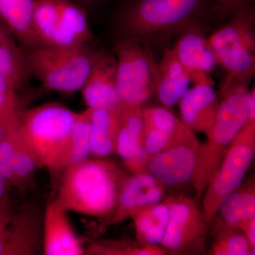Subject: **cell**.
<instances>
[{
	"label": "cell",
	"instance_id": "3",
	"mask_svg": "<svg viewBox=\"0 0 255 255\" xmlns=\"http://www.w3.org/2000/svg\"><path fill=\"white\" fill-rule=\"evenodd\" d=\"M215 0H129L115 21L122 37L137 39L184 29L212 11Z\"/></svg>",
	"mask_w": 255,
	"mask_h": 255
},
{
	"label": "cell",
	"instance_id": "1",
	"mask_svg": "<svg viewBox=\"0 0 255 255\" xmlns=\"http://www.w3.org/2000/svg\"><path fill=\"white\" fill-rule=\"evenodd\" d=\"M128 172L103 157L88 158L64 169L55 200L67 212L106 220L113 216Z\"/></svg>",
	"mask_w": 255,
	"mask_h": 255
},
{
	"label": "cell",
	"instance_id": "38",
	"mask_svg": "<svg viewBox=\"0 0 255 255\" xmlns=\"http://www.w3.org/2000/svg\"><path fill=\"white\" fill-rule=\"evenodd\" d=\"M7 186V182L0 177V199L8 192Z\"/></svg>",
	"mask_w": 255,
	"mask_h": 255
},
{
	"label": "cell",
	"instance_id": "11",
	"mask_svg": "<svg viewBox=\"0 0 255 255\" xmlns=\"http://www.w3.org/2000/svg\"><path fill=\"white\" fill-rule=\"evenodd\" d=\"M87 109H117L123 105L117 81V60L108 52L97 51L86 81L80 90Z\"/></svg>",
	"mask_w": 255,
	"mask_h": 255
},
{
	"label": "cell",
	"instance_id": "6",
	"mask_svg": "<svg viewBox=\"0 0 255 255\" xmlns=\"http://www.w3.org/2000/svg\"><path fill=\"white\" fill-rule=\"evenodd\" d=\"M208 38L217 63L227 72L223 88L234 82L248 83L255 73V10H240Z\"/></svg>",
	"mask_w": 255,
	"mask_h": 255
},
{
	"label": "cell",
	"instance_id": "27",
	"mask_svg": "<svg viewBox=\"0 0 255 255\" xmlns=\"http://www.w3.org/2000/svg\"><path fill=\"white\" fill-rule=\"evenodd\" d=\"M56 3L62 27L72 44H90L93 41V34L87 11L70 0H56Z\"/></svg>",
	"mask_w": 255,
	"mask_h": 255
},
{
	"label": "cell",
	"instance_id": "22",
	"mask_svg": "<svg viewBox=\"0 0 255 255\" xmlns=\"http://www.w3.org/2000/svg\"><path fill=\"white\" fill-rule=\"evenodd\" d=\"M0 76L8 80L16 90L29 80L25 49L9 28L0 21Z\"/></svg>",
	"mask_w": 255,
	"mask_h": 255
},
{
	"label": "cell",
	"instance_id": "32",
	"mask_svg": "<svg viewBox=\"0 0 255 255\" xmlns=\"http://www.w3.org/2000/svg\"><path fill=\"white\" fill-rule=\"evenodd\" d=\"M21 112L19 101L0 105V140L18 124Z\"/></svg>",
	"mask_w": 255,
	"mask_h": 255
},
{
	"label": "cell",
	"instance_id": "31",
	"mask_svg": "<svg viewBox=\"0 0 255 255\" xmlns=\"http://www.w3.org/2000/svg\"><path fill=\"white\" fill-rule=\"evenodd\" d=\"M17 124L0 140V177L11 185L14 179V159Z\"/></svg>",
	"mask_w": 255,
	"mask_h": 255
},
{
	"label": "cell",
	"instance_id": "16",
	"mask_svg": "<svg viewBox=\"0 0 255 255\" xmlns=\"http://www.w3.org/2000/svg\"><path fill=\"white\" fill-rule=\"evenodd\" d=\"M181 120L193 132L207 135L217 117L220 101L213 84L201 83L188 90L179 102Z\"/></svg>",
	"mask_w": 255,
	"mask_h": 255
},
{
	"label": "cell",
	"instance_id": "36",
	"mask_svg": "<svg viewBox=\"0 0 255 255\" xmlns=\"http://www.w3.org/2000/svg\"><path fill=\"white\" fill-rule=\"evenodd\" d=\"M238 228L241 230L252 248L255 249V218L245 221Z\"/></svg>",
	"mask_w": 255,
	"mask_h": 255
},
{
	"label": "cell",
	"instance_id": "19",
	"mask_svg": "<svg viewBox=\"0 0 255 255\" xmlns=\"http://www.w3.org/2000/svg\"><path fill=\"white\" fill-rule=\"evenodd\" d=\"M32 26L41 46H73L62 27L56 0L33 1Z\"/></svg>",
	"mask_w": 255,
	"mask_h": 255
},
{
	"label": "cell",
	"instance_id": "8",
	"mask_svg": "<svg viewBox=\"0 0 255 255\" xmlns=\"http://www.w3.org/2000/svg\"><path fill=\"white\" fill-rule=\"evenodd\" d=\"M255 155V122L242 128L203 194L202 212L209 229L223 199L243 182Z\"/></svg>",
	"mask_w": 255,
	"mask_h": 255
},
{
	"label": "cell",
	"instance_id": "14",
	"mask_svg": "<svg viewBox=\"0 0 255 255\" xmlns=\"http://www.w3.org/2000/svg\"><path fill=\"white\" fill-rule=\"evenodd\" d=\"M165 187L148 172L129 174L124 181L113 216L107 224L116 225L130 219L136 210L164 199Z\"/></svg>",
	"mask_w": 255,
	"mask_h": 255
},
{
	"label": "cell",
	"instance_id": "25",
	"mask_svg": "<svg viewBox=\"0 0 255 255\" xmlns=\"http://www.w3.org/2000/svg\"><path fill=\"white\" fill-rule=\"evenodd\" d=\"M90 114L91 110L87 108L84 112H78L60 159L59 176L67 167L83 162L92 155Z\"/></svg>",
	"mask_w": 255,
	"mask_h": 255
},
{
	"label": "cell",
	"instance_id": "13",
	"mask_svg": "<svg viewBox=\"0 0 255 255\" xmlns=\"http://www.w3.org/2000/svg\"><path fill=\"white\" fill-rule=\"evenodd\" d=\"M43 213L27 202L15 210L8 227L2 255H35L43 248Z\"/></svg>",
	"mask_w": 255,
	"mask_h": 255
},
{
	"label": "cell",
	"instance_id": "28",
	"mask_svg": "<svg viewBox=\"0 0 255 255\" xmlns=\"http://www.w3.org/2000/svg\"><path fill=\"white\" fill-rule=\"evenodd\" d=\"M39 168L36 156L27 142L21 136L17 124L14 159V179L11 185L21 191L31 190L36 185V172Z\"/></svg>",
	"mask_w": 255,
	"mask_h": 255
},
{
	"label": "cell",
	"instance_id": "5",
	"mask_svg": "<svg viewBox=\"0 0 255 255\" xmlns=\"http://www.w3.org/2000/svg\"><path fill=\"white\" fill-rule=\"evenodd\" d=\"M97 55L90 44L25 50L30 78L36 79L47 90L61 93L81 90Z\"/></svg>",
	"mask_w": 255,
	"mask_h": 255
},
{
	"label": "cell",
	"instance_id": "20",
	"mask_svg": "<svg viewBox=\"0 0 255 255\" xmlns=\"http://www.w3.org/2000/svg\"><path fill=\"white\" fill-rule=\"evenodd\" d=\"M123 105L119 108L112 110H91L92 155L95 157H105L116 152L121 112Z\"/></svg>",
	"mask_w": 255,
	"mask_h": 255
},
{
	"label": "cell",
	"instance_id": "18",
	"mask_svg": "<svg viewBox=\"0 0 255 255\" xmlns=\"http://www.w3.org/2000/svg\"><path fill=\"white\" fill-rule=\"evenodd\" d=\"M34 0H0V21L25 50L41 46L32 26Z\"/></svg>",
	"mask_w": 255,
	"mask_h": 255
},
{
	"label": "cell",
	"instance_id": "12",
	"mask_svg": "<svg viewBox=\"0 0 255 255\" xmlns=\"http://www.w3.org/2000/svg\"><path fill=\"white\" fill-rule=\"evenodd\" d=\"M172 50L194 85L214 84L209 73L218 64L216 56L208 38L194 23L182 30Z\"/></svg>",
	"mask_w": 255,
	"mask_h": 255
},
{
	"label": "cell",
	"instance_id": "21",
	"mask_svg": "<svg viewBox=\"0 0 255 255\" xmlns=\"http://www.w3.org/2000/svg\"><path fill=\"white\" fill-rule=\"evenodd\" d=\"M169 214L167 198L136 210L130 219L133 221L137 243L140 246L160 245L168 225Z\"/></svg>",
	"mask_w": 255,
	"mask_h": 255
},
{
	"label": "cell",
	"instance_id": "33",
	"mask_svg": "<svg viewBox=\"0 0 255 255\" xmlns=\"http://www.w3.org/2000/svg\"><path fill=\"white\" fill-rule=\"evenodd\" d=\"M15 210L11 196L7 192L0 199V255L3 254L8 227Z\"/></svg>",
	"mask_w": 255,
	"mask_h": 255
},
{
	"label": "cell",
	"instance_id": "15",
	"mask_svg": "<svg viewBox=\"0 0 255 255\" xmlns=\"http://www.w3.org/2000/svg\"><path fill=\"white\" fill-rule=\"evenodd\" d=\"M68 213L55 199L47 205L43 212V255H82L86 253Z\"/></svg>",
	"mask_w": 255,
	"mask_h": 255
},
{
	"label": "cell",
	"instance_id": "7",
	"mask_svg": "<svg viewBox=\"0 0 255 255\" xmlns=\"http://www.w3.org/2000/svg\"><path fill=\"white\" fill-rule=\"evenodd\" d=\"M115 53L117 87L122 103L142 106L155 93L159 64L137 38L122 37L116 45Z\"/></svg>",
	"mask_w": 255,
	"mask_h": 255
},
{
	"label": "cell",
	"instance_id": "37",
	"mask_svg": "<svg viewBox=\"0 0 255 255\" xmlns=\"http://www.w3.org/2000/svg\"><path fill=\"white\" fill-rule=\"evenodd\" d=\"M70 1H73L75 4L81 6L88 13L89 11L93 9L97 5L100 4L102 0H70Z\"/></svg>",
	"mask_w": 255,
	"mask_h": 255
},
{
	"label": "cell",
	"instance_id": "10",
	"mask_svg": "<svg viewBox=\"0 0 255 255\" xmlns=\"http://www.w3.org/2000/svg\"><path fill=\"white\" fill-rule=\"evenodd\" d=\"M200 144L196 137L178 142L151 156L147 172L164 187H178L192 182Z\"/></svg>",
	"mask_w": 255,
	"mask_h": 255
},
{
	"label": "cell",
	"instance_id": "9",
	"mask_svg": "<svg viewBox=\"0 0 255 255\" xmlns=\"http://www.w3.org/2000/svg\"><path fill=\"white\" fill-rule=\"evenodd\" d=\"M169 219L160 246L167 254H205L209 231L202 209L194 199L184 195L167 197Z\"/></svg>",
	"mask_w": 255,
	"mask_h": 255
},
{
	"label": "cell",
	"instance_id": "2",
	"mask_svg": "<svg viewBox=\"0 0 255 255\" xmlns=\"http://www.w3.org/2000/svg\"><path fill=\"white\" fill-rule=\"evenodd\" d=\"M219 112L212 128L200 144L193 187L200 199L209 185L228 147L248 120L251 91L247 83L235 82L222 89Z\"/></svg>",
	"mask_w": 255,
	"mask_h": 255
},
{
	"label": "cell",
	"instance_id": "4",
	"mask_svg": "<svg viewBox=\"0 0 255 255\" xmlns=\"http://www.w3.org/2000/svg\"><path fill=\"white\" fill-rule=\"evenodd\" d=\"M78 112L59 103L50 102L22 110L18 129L36 156L40 168L59 175L60 159Z\"/></svg>",
	"mask_w": 255,
	"mask_h": 255
},
{
	"label": "cell",
	"instance_id": "17",
	"mask_svg": "<svg viewBox=\"0 0 255 255\" xmlns=\"http://www.w3.org/2000/svg\"><path fill=\"white\" fill-rule=\"evenodd\" d=\"M159 76L155 93L161 104L172 108L189 90V73L179 61L172 49L164 51L159 64Z\"/></svg>",
	"mask_w": 255,
	"mask_h": 255
},
{
	"label": "cell",
	"instance_id": "24",
	"mask_svg": "<svg viewBox=\"0 0 255 255\" xmlns=\"http://www.w3.org/2000/svg\"><path fill=\"white\" fill-rule=\"evenodd\" d=\"M223 224L238 228L241 223L255 218L254 179L242 183L236 190L226 196L219 211Z\"/></svg>",
	"mask_w": 255,
	"mask_h": 255
},
{
	"label": "cell",
	"instance_id": "34",
	"mask_svg": "<svg viewBox=\"0 0 255 255\" xmlns=\"http://www.w3.org/2000/svg\"><path fill=\"white\" fill-rule=\"evenodd\" d=\"M253 0H215L212 11L220 18H231L240 10L253 5Z\"/></svg>",
	"mask_w": 255,
	"mask_h": 255
},
{
	"label": "cell",
	"instance_id": "35",
	"mask_svg": "<svg viewBox=\"0 0 255 255\" xmlns=\"http://www.w3.org/2000/svg\"><path fill=\"white\" fill-rule=\"evenodd\" d=\"M17 91L8 80L0 76V105L18 102Z\"/></svg>",
	"mask_w": 255,
	"mask_h": 255
},
{
	"label": "cell",
	"instance_id": "29",
	"mask_svg": "<svg viewBox=\"0 0 255 255\" xmlns=\"http://www.w3.org/2000/svg\"><path fill=\"white\" fill-rule=\"evenodd\" d=\"M252 248L245 235L238 228L221 225L208 254L211 255H252Z\"/></svg>",
	"mask_w": 255,
	"mask_h": 255
},
{
	"label": "cell",
	"instance_id": "30",
	"mask_svg": "<svg viewBox=\"0 0 255 255\" xmlns=\"http://www.w3.org/2000/svg\"><path fill=\"white\" fill-rule=\"evenodd\" d=\"M87 254L104 255H164L160 245L140 246L130 241H102L96 243L87 250Z\"/></svg>",
	"mask_w": 255,
	"mask_h": 255
},
{
	"label": "cell",
	"instance_id": "26",
	"mask_svg": "<svg viewBox=\"0 0 255 255\" xmlns=\"http://www.w3.org/2000/svg\"><path fill=\"white\" fill-rule=\"evenodd\" d=\"M144 127L151 128L169 139L172 143L196 138L195 132L185 125L168 108L155 106L142 107Z\"/></svg>",
	"mask_w": 255,
	"mask_h": 255
},
{
	"label": "cell",
	"instance_id": "23",
	"mask_svg": "<svg viewBox=\"0 0 255 255\" xmlns=\"http://www.w3.org/2000/svg\"><path fill=\"white\" fill-rule=\"evenodd\" d=\"M142 108V106H122L116 152L123 160L145 148Z\"/></svg>",
	"mask_w": 255,
	"mask_h": 255
}]
</instances>
